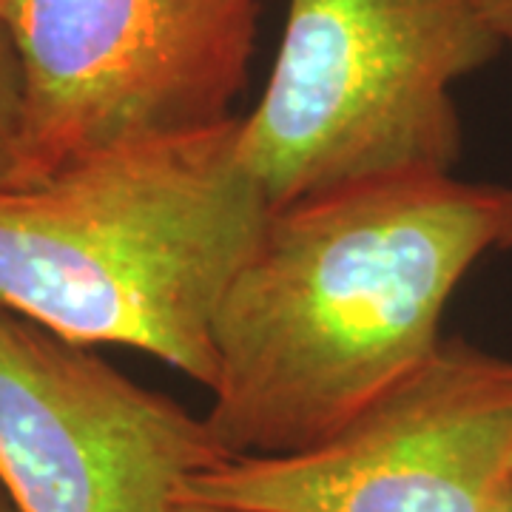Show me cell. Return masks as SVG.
<instances>
[{
    "label": "cell",
    "mask_w": 512,
    "mask_h": 512,
    "mask_svg": "<svg viewBox=\"0 0 512 512\" xmlns=\"http://www.w3.org/2000/svg\"><path fill=\"white\" fill-rule=\"evenodd\" d=\"M0 512H18L15 510V504H12V498L6 495V490L0 487Z\"/></svg>",
    "instance_id": "cell-11"
},
{
    "label": "cell",
    "mask_w": 512,
    "mask_h": 512,
    "mask_svg": "<svg viewBox=\"0 0 512 512\" xmlns=\"http://www.w3.org/2000/svg\"><path fill=\"white\" fill-rule=\"evenodd\" d=\"M6 6H9V0H0V18H3V12H6Z\"/></svg>",
    "instance_id": "cell-12"
},
{
    "label": "cell",
    "mask_w": 512,
    "mask_h": 512,
    "mask_svg": "<svg viewBox=\"0 0 512 512\" xmlns=\"http://www.w3.org/2000/svg\"><path fill=\"white\" fill-rule=\"evenodd\" d=\"M512 481V356L441 339L325 441L237 456L180 501L225 512H495Z\"/></svg>",
    "instance_id": "cell-5"
},
{
    "label": "cell",
    "mask_w": 512,
    "mask_h": 512,
    "mask_svg": "<svg viewBox=\"0 0 512 512\" xmlns=\"http://www.w3.org/2000/svg\"><path fill=\"white\" fill-rule=\"evenodd\" d=\"M262 0H9L23 74L15 185L100 148L220 126Z\"/></svg>",
    "instance_id": "cell-4"
},
{
    "label": "cell",
    "mask_w": 512,
    "mask_h": 512,
    "mask_svg": "<svg viewBox=\"0 0 512 512\" xmlns=\"http://www.w3.org/2000/svg\"><path fill=\"white\" fill-rule=\"evenodd\" d=\"M512 248V188L393 177L271 208L214 316L202 416L225 458L342 430L424 362L458 282Z\"/></svg>",
    "instance_id": "cell-1"
},
{
    "label": "cell",
    "mask_w": 512,
    "mask_h": 512,
    "mask_svg": "<svg viewBox=\"0 0 512 512\" xmlns=\"http://www.w3.org/2000/svg\"><path fill=\"white\" fill-rule=\"evenodd\" d=\"M208 424L0 302V487L18 512H174Z\"/></svg>",
    "instance_id": "cell-6"
},
{
    "label": "cell",
    "mask_w": 512,
    "mask_h": 512,
    "mask_svg": "<svg viewBox=\"0 0 512 512\" xmlns=\"http://www.w3.org/2000/svg\"><path fill=\"white\" fill-rule=\"evenodd\" d=\"M478 6H481V15L487 20V26L498 37L501 49L504 46L512 49V0H478Z\"/></svg>",
    "instance_id": "cell-8"
},
{
    "label": "cell",
    "mask_w": 512,
    "mask_h": 512,
    "mask_svg": "<svg viewBox=\"0 0 512 512\" xmlns=\"http://www.w3.org/2000/svg\"><path fill=\"white\" fill-rule=\"evenodd\" d=\"M501 52L478 0H291L271 77L239 123L268 208L453 174V89Z\"/></svg>",
    "instance_id": "cell-3"
},
{
    "label": "cell",
    "mask_w": 512,
    "mask_h": 512,
    "mask_svg": "<svg viewBox=\"0 0 512 512\" xmlns=\"http://www.w3.org/2000/svg\"><path fill=\"white\" fill-rule=\"evenodd\" d=\"M23 134V74L15 40L0 18V188L15 185Z\"/></svg>",
    "instance_id": "cell-7"
},
{
    "label": "cell",
    "mask_w": 512,
    "mask_h": 512,
    "mask_svg": "<svg viewBox=\"0 0 512 512\" xmlns=\"http://www.w3.org/2000/svg\"><path fill=\"white\" fill-rule=\"evenodd\" d=\"M239 123L128 140L0 188V302L211 390L214 316L271 211L239 157Z\"/></svg>",
    "instance_id": "cell-2"
},
{
    "label": "cell",
    "mask_w": 512,
    "mask_h": 512,
    "mask_svg": "<svg viewBox=\"0 0 512 512\" xmlns=\"http://www.w3.org/2000/svg\"><path fill=\"white\" fill-rule=\"evenodd\" d=\"M174 512H225V510H217V507H205V504H188V501H180Z\"/></svg>",
    "instance_id": "cell-9"
},
{
    "label": "cell",
    "mask_w": 512,
    "mask_h": 512,
    "mask_svg": "<svg viewBox=\"0 0 512 512\" xmlns=\"http://www.w3.org/2000/svg\"><path fill=\"white\" fill-rule=\"evenodd\" d=\"M495 512H512V481H510V487H507V493H504V498H501V504H498V510Z\"/></svg>",
    "instance_id": "cell-10"
}]
</instances>
